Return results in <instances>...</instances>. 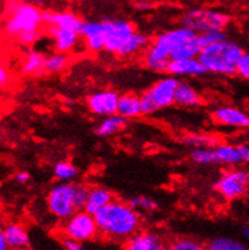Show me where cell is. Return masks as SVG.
I'll return each mask as SVG.
<instances>
[{"instance_id":"cell-20","label":"cell","mask_w":249,"mask_h":250,"mask_svg":"<svg viewBox=\"0 0 249 250\" xmlns=\"http://www.w3.org/2000/svg\"><path fill=\"white\" fill-rule=\"evenodd\" d=\"M174 104L185 106V108H194L202 104V97L189 83L179 81V85L175 91Z\"/></svg>"},{"instance_id":"cell-18","label":"cell","mask_w":249,"mask_h":250,"mask_svg":"<svg viewBox=\"0 0 249 250\" xmlns=\"http://www.w3.org/2000/svg\"><path fill=\"white\" fill-rule=\"evenodd\" d=\"M167 71L172 76H200L207 73L199 58L171 61Z\"/></svg>"},{"instance_id":"cell-29","label":"cell","mask_w":249,"mask_h":250,"mask_svg":"<svg viewBox=\"0 0 249 250\" xmlns=\"http://www.w3.org/2000/svg\"><path fill=\"white\" fill-rule=\"evenodd\" d=\"M207 250H249L247 246L230 237H217L207 244Z\"/></svg>"},{"instance_id":"cell-23","label":"cell","mask_w":249,"mask_h":250,"mask_svg":"<svg viewBox=\"0 0 249 250\" xmlns=\"http://www.w3.org/2000/svg\"><path fill=\"white\" fill-rule=\"evenodd\" d=\"M126 117L121 116L119 114H114L110 115V116L104 117L100 124H98V126L96 127L95 132L100 137H109L123 131L124 127H126Z\"/></svg>"},{"instance_id":"cell-35","label":"cell","mask_w":249,"mask_h":250,"mask_svg":"<svg viewBox=\"0 0 249 250\" xmlns=\"http://www.w3.org/2000/svg\"><path fill=\"white\" fill-rule=\"evenodd\" d=\"M88 193H90V188L85 185H78L75 184V191H74V205L76 210H83L85 209L86 202H87Z\"/></svg>"},{"instance_id":"cell-28","label":"cell","mask_w":249,"mask_h":250,"mask_svg":"<svg viewBox=\"0 0 249 250\" xmlns=\"http://www.w3.org/2000/svg\"><path fill=\"white\" fill-rule=\"evenodd\" d=\"M69 64V57L67 53L56 52L45 58V73L55 74L63 71Z\"/></svg>"},{"instance_id":"cell-27","label":"cell","mask_w":249,"mask_h":250,"mask_svg":"<svg viewBox=\"0 0 249 250\" xmlns=\"http://www.w3.org/2000/svg\"><path fill=\"white\" fill-rule=\"evenodd\" d=\"M79 174L78 168L68 161H61L53 167V175L61 183H70Z\"/></svg>"},{"instance_id":"cell-34","label":"cell","mask_w":249,"mask_h":250,"mask_svg":"<svg viewBox=\"0 0 249 250\" xmlns=\"http://www.w3.org/2000/svg\"><path fill=\"white\" fill-rule=\"evenodd\" d=\"M128 203L133 207L136 210H144V211H152L159 208V205L155 202L152 198L146 197V196H134L129 198Z\"/></svg>"},{"instance_id":"cell-33","label":"cell","mask_w":249,"mask_h":250,"mask_svg":"<svg viewBox=\"0 0 249 250\" xmlns=\"http://www.w3.org/2000/svg\"><path fill=\"white\" fill-rule=\"evenodd\" d=\"M196 39L203 50V48L209 45L224 42V40H226V34L224 30H213V32L200 33V34L196 35Z\"/></svg>"},{"instance_id":"cell-22","label":"cell","mask_w":249,"mask_h":250,"mask_svg":"<svg viewBox=\"0 0 249 250\" xmlns=\"http://www.w3.org/2000/svg\"><path fill=\"white\" fill-rule=\"evenodd\" d=\"M150 44L149 38L143 33L136 32L127 42L123 46L120 51L116 53V56L120 58H131L133 56L138 55L142 51H145Z\"/></svg>"},{"instance_id":"cell-25","label":"cell","mask_w":249,"mask_h":250,"mask_svg":"<svg viewBox=\"0 0 249 250\" xmlns=\"http://www.w3.org/2000/svg\"><path fill=\"white\" fill-rule=\"evenodd\" d=\"M215 152H217L219 163H224V165L228 166H236L238 163H242L238 146H235V145L219 144L215 147Z\"/></svg>"},{"instance_id":"cell-44","label":"cell","mask_w":249,"mask_h":250,"mask_svg":"<svg viewBox=\"0 0 249 250\" xmlns=\"http://www.w3.org/2000/svg\"><path fill=\"white\" fill-rule=\"evenodd\" d=\"M16 1H21V2H32V4L39 5V4H42V0H16Z\"/></svg>"},{"instance_id":"cell-7","label":"cell","mask_w":249,"mask_h":250,"mask_svg":"<svg viewBox=\"0 0 249 250\" xmlns=\"http://www.w3.org/2000/svg\"><path fill=\"white\" fill-rule=\"evenodd\" d=\"M63 236L68 239L80 242H88L95 239L100 233L95 215L83 210H78L70 218L64 220L62 228Z\"/></svg>"},{"instance_id":"cell-30","label":"cell","mask_w":249,"mask_h":250,"mask_svg":"<svg viewBox=\"0 0 249 250\" xmlns=\"http://www.w3.org/2000/svg\"><path fill=\"white\" fill-rule=\"evenodd\" d=\"M190 157L197 165L208 166L219 163L215 149H212V147H195L190 154Z\"/></svg>"},{"instance_id":"cell-6","label":"cell","mask_w":249,"mask_h":250,"mask_svg":"<svg viewBox=\"0 0 249 250\" xmlns=\"http://www.w3.org/2000/svg\"><path fill=\"white\" fill-rule=\"evenodd\" d=\"M228 22H230L228 15L219 10L208 9V7L190 10L182 17V24L194 30L196 34L213 32V30H224Z\"/></svg>"},{"instance_id":"cell-40","label":"cell","mask_w":249,"mask_h":250,"mask_svg":"<svg viewBox=\"0 0 249 250\" xmlns=\"http://www.w3.org/2000/svg\"><path fill=\"white\" fill-rule=\"evenodd\" d=\"M15 179H16L19 183L24 184L29 180V174H28L27 172H19L16 174V177H15Z\"/></svg>"},{"instance_id":"cell-13","label":"cell","mask_w":249,"mask_h":250,"mask_svg":"<svg viewBox=\"0 0 249 250\" xmlns=\"http://www.w3.org/2000/svg\"><path fill=\"white\" fill-rule=\"evenodd\" d=\"M161 234L155 231H138L124 243V250H166Z\"/></svg>"},{"instance_id":"cell-24","label":"cell","mask_w":249,"mask_h":250,"mask_svg":"<svg viewBox=\"0 0 249 250\" xmlns=\"http://www.w3.org/2000/svg\"><path fill=\"white\" fill-rule=\"evenodd\" d=\"M45 58L46 56L38 51H28L22 60L21 70L25 75L35 76L45 73Z\"/></svg>"},{"instance_id":"cell-37","label":"cell","mask_w":249,"mask_h":250,"mask_svg":"<svg viewBox=\"0 0 249 250\" xmlns=\"http://www.w3.org/2000/svg\"><path fill=\"white\" fill-rule=\"evenodd\" d=\"M63 248L64 250H87L83 246V243L68 238H64L63 241Z\"/></svg>"},{"instance_id":"cell-43","label":"cell","mask_w":249,"mask_h":250,"mask_svg":"<svg viewBox=\"0 0 249 250\" xmlns=\"http://www.w3.org/2000/svg\"><path fill=\"white\" fill-rule=\"evenodd\" d=\"M242 234L245 236V238L249 242V225L245 226V228L242 229Z\"/></svg>"},{"instance_id":"cell-19","label":"cell","mask_w":249,"mask_h":250,"mask_svg":"<svg viewBox=\"0 0 249 250\" xmlns=\"http://www.w3.org/2000/svg\"><path fill=\"white\" fill-rule=\"evenodd\" d=\"M115 200L113 193L105 188H101V186H96V188H90V193H88L87 202H86L85 210L87 213L96 215L101 209L108 206L109 203L113 202Z\"/></svg>"},{"instance_id":"cell-36","label":"cell","mask_w":249,"mask_h":250,"mask_svg":"<svg viewBox=\"0 0 249 250\" xmlns=\"http://www.w3.org/2000/svg\"><path fill=\"white\" fill-rule=\"evenodd\" d=\"M236 75L249 81V52H243L236 65Z\"/></svg>"},{"instance_id":"cell-9","label":"cell","mask_w":249,"mask_h":250,"mask_svg":"<svg viewBox=\"0 0 249 250\" xmlns=\"http://www.w3.org/2000/svg\"><path fill=\"white\" fill-rule=\"evenodd\" d=\"M214 188L228 201L243 197L249 191V173L243 169L226 170L217 180Z\"/></svg>"},{"instance_id":"cell-5","label":"cell","mask_w":249,"mask_h":250,"mask_svg":"<svg viewBox=\"0 0 249 250\" xmlns=\"http://www.w3.org/2000/svg\"><path fill=\"white\" fill-rule=\"evenodd\" d=\"M178 85L179 80L172 75L157 80L141 96L143 115L154 114L160 109H165L174 104Z\"/></svg>"},{"instance_id":"cell-32","label":"cell","mask_w":249,"mask_h":250,"mask_svg":"<svg viewBox=\"0 0 249 250\" xmlns=\"http://www.w3.org/2000/svg\"><path fill=\"white\" fill-rule=\"evenodd\" d=\"M183 140L185 144L194 147H217L219 145L214 137L207 136V134H190Z\"/></svg>"},{"instance_id":"cell-45","label":"cell","mask_w":249,"mask_h":250,"mask_svg":"<svg viewBox=\"0 0 249 250\" xmlns=\"http://www.w3.org/2000/svg\"><path fill=\"white\" fill-rule=\"evenodd\" d=\"M78 1H81V2H86V1H91V0H78Z\"/></svg>"},{"instance_id":"cell-11","label":"cell","mask_w":249,"mask_h":250,"mask_svg":"<svg viewBox=\"0 0 249 250\" xmlns=\"http://www.w3.org/2000/svg\"><path fill=\"white\" fill-rule=\"evenodd\" d=\"M120 96L115 91L104 90L98 91L87 97L88 110L97 116H110V115L118 114V105Z\"/></svg>"},{"instance_id":"cell-17","label":"cell","mask_w":249,"mask_h":250,"mask_svg":"<svg viewBox=\"0 0 249 250\" xmlns=\"http://www.w3.org/2000/svg\"><path fill=\"white\" fill-rule=\"evenodd\" d=\"M1 232L6 239L7 244H9L10 250H24L29 246V234L21 224H7Z\"/></svg>"},{"instance_id":"cell-14","label":"cell","mask_w":249,"mask_h":250,"mask_svg":"<svg viewBox=\"0 0 249 250\" xmlns=\"http://www.w3.org/2000/svg\"><path fill=\"white\" fill-rule=\"evenodd\" d=\"M213 119L223 126L233 128H248L249 114L236 106H219L213 111Z\"/></svg>"},{"instance_id":"cell-46","label":"cell","mask_w":249,"mask_h":250,"mask_svg":"<svg viewBox=\"0 0 249 250\" xmlns=\"http://www.w3.org/2000/svg\"><path fill=\"white\" fill-rule=\"evenodd\" d=\"M247 1H248V2H249V0H247Z\"/></svg>"},{"instance_id":"cell-8","label":"cell","mask_w":249,"mask_h":250,"mask_svg":"<svg viewBox=\"0 0 249 250\" xmlns=\"http://www.w3.org/2000/svg\"><path fill=\"white\" fill-rule=\"evenodd\" d=\"M74 191L75 184L73 183H60L51 188L47 193L46 203L53 216L67 220L78 211L74 205Z\"/></svg>"},{"instance_id":"cell-15","label":"cell","mask_w":249,"mask_h":250,"mask_svg":"<svg viewBox=\"0 0 249 250\" xmlns=\"http://www.w3.org/2000/svg\"><path fill=\"white\" fill-rule=\"evenodd\" d=\"M49 34L52 38L53 45L57 52L69 53L75 51L80 44V32L70 29H62L57 27H49Z\"/></svg>"},{"instance_id":"cell-4","label":"cell","mask_w":249,"mask_h":250,"mask_svg":"<svg viewBox=\"0 0 249 250\" xmlns=\"http://www.w3.org/2000/svg\"><path fill=\"white\" fill-rule=\"evenodd\" d=\"M243 52L245 51L237 42L226 39L203 48L199 60L205 65L207 73L233 75L236 74V65Z\"/></svg>"},{"instance_id":"cell-12","label":"cell","mask_w":249,"mask_h":250,"mask_svg":"<svg viewBox=\"0 0 249 250\" xmlns=\"http://www.w3.org/2000/svg\"><path fill=\"white\" fill-rule=\"evenodd\" d=\"M80 34L83 40V44L88 51L101 52L104 50V40H105L104 21L83 22Z\"/></svg>"},{"instance_id":"cell-10","label":"cell","mask_w":249,"mask_h":250,"mask_svg":"<svg viewBox=\"0 0 249 250\" xmlns=\"http://www.w3.org/2000/svg\"><path fill=\"white\" fill-rule=\"evenodd\" d=\"M105 40H104V51L109 53H116L123 48L127 40L137 32L133 23L126 20H106Z\"/></svg>"},{"instance_id":"cell-1","label":"cell","mask_w":249,"mask_h":250,"mask_svg":"<svg viewBox=\"0 0 249 250\" xmlns=\"http://www.w3.org/2000/svg\"><path fill=\"white\" fill-rule=\"evenodd\" d=\"M100 233L113 241H124L139 231L141 215L128 202L114 200L95 215Z\"/></svg>"},{"instance_id":"cell-16","label":"cell","mask_w":249,"mask_h":250,"mask_svg":"<svg viewBox=\"0 0 249 250\" xmlns=\"http://www.w3.org/2000/svg\"><path fill=\"white\" fill-rule=\"evenodd\" d=\"M44 22L49 27H57L62 29H70L80 32L83 21L74 12H44Z\"/></svg>"},{"instance_id":"cell-2","label":"cell","mask_w":249,"mask_h":250,"mask_svg":"<svg viewBox=\"0 0 249 250\" xmlns=\"http://www.w3.org/2000/svg\"><path fill=\"white\" fill-rule=\"evenodd\" d=\"M195 37L196 33L184 25L161 33L150 42L148 48L144 51V64L151 71H157V73L167 71L174 51L180 45Z\"/></svg>"},{"instance_id":"cell-39","label":"cell","mask_w":249,"mask_h":250,"mask_svg":"<svg viewBox=\"0 0 249 250\" xmlns=\"http://www.w3.org/2000/svg\"><path fill=\"white\" fill-rule=\"evenodd\" d=\"M10 80V74L7 71V69L5 68H0V83L1 86H5V83H9Z\"/></svg>"},{"instance_id":"cell-21","label":"cell","mask_w":249,"mask_h":250,"mask_svg":"<svg viewBox=\"0 0 249 250\" xmlns=\"http://www.w3.org/2000/svg\"><path fill=\"white\" fill-rule=\"evenodd\" d=\"M118 114L128 119H134L143 115L141 96L134 93H126L120 96L118 105Z\"/></svg>"},{"instance_id":"cell-31","label":"cell","mask_w":249,"mask_h":250,"mask_svg":"<svg viewBox=\"0 0 249 250\" xmlns=\"http://www.w3.org/2000/svg\"><path fill=\"white\" fill-rule=\"evenodd\" d=\"M166 250H207V246L190 237L175 238L167 246Z\"/></svg>"},{"instance_id":"cell-3","label":"cell","mask_w":249,"mask_h":250,"mask_svg":"<svg viewBox=\"0 0 249 250\" xmlns=\"http://www.w3.org/2000/svg\"><path fill=\"white\" fill-rule=\"evenodd\" d=\"M44 22V12L32 2H21L10 0L6 4L5 34L16 39L25 33L40 32Z\"/></svg>"},{"instance_id":"cell-41","label":"cell","mask_w":249,"mask_h":250,"mask_svg":"<svg viewBox=\"0 0 249 250\" xmlns=\"http://www.w3.org/2000/svg\"><path fill=\"white\" fill-rule=\"evenodd\" d=\"M0 250H10L9 244H7L6 239H5L2 232H0Z\"/></svg>"},{"instance_id":"cell-42","label":"cell","mask_w":249,"mask_h":250,"mask_svg":"<svg viewBox=\"0 0 249 250\" xmlns=\"http://www.w3.org/2000/svg\"><path fill=\"white\" fill-rule=\"evenodd\" d=\"M136 6L138 7V9H141V10H145V9H149L150 5L145 1H138V2H137Z\"/></svg>"},{"instance_id":"cell-26","label":"cell","mask_w":249,"mask_h":250,"mask_svg":"<svg viewBox=\"0 0 249 250\" xmlns=\"http://www.w3.org/2000/svg\"><path fill=\"white\" fill-rule=\"evenodd\" d=\"M197 35V34H196ZM202 52V47H201L199 42H197L196 37L192 38L189 42H184L174 51L172 55V61L178 60H191V58H199L200 53Z\"/></svg>"},{"instance_id":"cell-38","label":"cell","mask_w":249,"mask_h":250,"mask_svg":"<svg viewBox=\"0 0 249 250\" xmlns=\"http://www.w3.org/2000/svg\"><path fill=\"white\" fill-rule=\"evenodd\" d=\"M238 151L241 154L242 163H248L249 165V145H237Z\"/></svg>"}]
</instances>
